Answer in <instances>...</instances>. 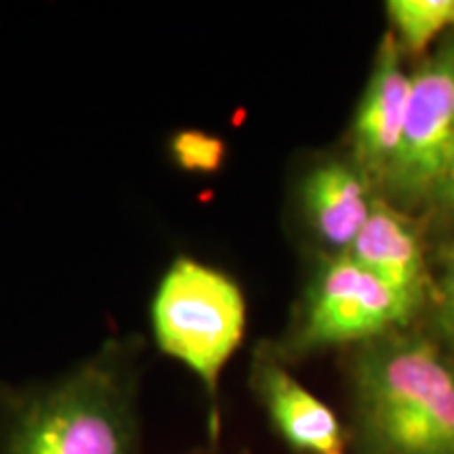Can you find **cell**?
Segmentation results:
<instances>
[{
    "instance_id": "6da1fadb",
    "label": "cell",
    "mask_w": 454,
    "mask_h": 454,
    "mask_svg": "<svg viewBox=\"0 0 454 454\" xmlns=\"http://www.w3.org/2000/svg\"><path fill=\"white\" fill-rule=\"evenodd\" d=\"M144 345L112 337L49 381L0 383V454H141Z\"/></svg>"
},
{
    "instance_id": "7a4b0ae2",
    "label": "cell",
    "mask_w": 454,
    "mask_h": 454,
    "mask_svg": "<svg viewBox=\"0 0 454 454\" xmlns=\"http://www.w3.org/2000/svg\"><path fill=\"white\" fill-rule=\"evenodd\" d=\"M351 454H454V351L425 331L348 349Z\"/></svg>"
},
{
    "instance_id": "3957f363",
    "label": "cell",
    "mask_w": 454,
    "mask_h": 454,
    "mask_svg": "<svg viewBox=\"0 0 454 454\" xmlns=\"http://www.w3.org/2000/svg\"><path fill=\"white\" fill-rule=\"evenodd\" d=\"M150 326L156 349L185 366L202 385L211 444H217L221 377L247 333L240 284L215 265L181 254L156 284Z\"/></svg>"
},
{
    "instance_id": "277c9868",
    "label": "cell",
    "mask_w": 454,
    "mask_h": 454,
    "mask_svg": "<svg viewBox=\"0 0 454 454\" xmlns=\"http://www.w3.org/2000/svg\"><path fill=\"white\" fill-rule=\"evenodd\" d=\"M417 316L411 301L348 254H326L305 286L291 328L270 345L293 366L320 351L351 349L389 333L408 331Z\"/></svg>"
},
{
    "instance_id": "5b68a950",
    "label": "cell",
    "mask_w": 454,
    "mask_h": 454,
    "mask_svg": "<svg viewBox=\"0 0 454 454\" xmlns=\"http://www.w3.org/2000/svg\"><path fill=\"white\" fill-rule=\"evenodd\" d=\"M454 141V30L411 72L404 130L381 198L425 217Z\"/></svg>"
},
{
    "instance_id": "8992f818",
    "label": "cell",
    "mask_w": 454,
    "mask_h": 454,
    "mask_svg": "<svg viewBox=\"0 0 454 454\" xmlns=\"http://www.w3.org/2000/svg\"><path fill=\"white\" fill-rule=\"evenodd\" d=\"M248 385L270 427L297 454L348 452V429L331 406L294 377L291 366L261 340L253 351Z\"/></svg>"
},
{
    "instance_id": "52a82bcc",
    "label": "cell",
    "mask_w": 454,
    "mask_h": 454,
    "mask_svg": "<svg viewBox=\"0 0 454 454\" xmlns=\"http://www.w3.org/2000/svg\"><path fill=\"white\" fill-rule=\"evenodd\" d=\"M411 72L394 34L385 30L349 129V160L381 194L404 130Z\"/></svg>"
},
{
    "instance_id": "ba28073f",
    "label": "cell",
    "mask_w": 454,
    "mask_h": 454,
    "mask_svg": "<svg viewBox=\"0 0 454 454\" xmlns=\"http://www.w3.org/2000/svg\"><path fill=\"white\" fill-rule=\"evenodd\" d=\"M348 257L411 301L419 311L429 305L434 274L427 261L425 227L414 215L377 196Z\"/></svg>"
},
{
    "instance_id": "9c48e42d",
    "label": "cell",
    "mask_w": 454,
    "mask_h": 454,
    "mask_svg": "<svg viewBox=\"0 0 454 454\" xmlns=\"http://www.w3.org/2000/svg\"><path fill=\"white\" fill-rule=\"evenodd\" d=\"M377 196L366 175L339 156L311 162L297 185L301 219L331 257L348 254Z\"/></svg>"
},
{
    "instance_id": "30bf717a",
    "label": "cell",
    "mask_w": 454,
    "mask_h": 454,
    "mask_svg": "<svg viewBox=\"0 0 454 454\" xmlns=\"http://www.w3.org/2000/svg\"><path fill=\"white\" fill-rule=\"evenodd\" d=\"M389 27L404 57L427 53L435 41L454 30V0H389Z\"/></svg>"
},
{
    "instance_id": "8fae6325",
    "label": "cell",
    "mask_w": 454,
    "mask_h": 454,
    "mask_svg": "<svg viewBox=\"0 0 454 454\" xmlns=\"http://www.w3.org/2000/svg\"><path fill=\"white\" fill-rule=\"evenodd\" d=\"M167 152L175 167L192 175H215L223 168L227 144L202 129H179L168 137Z\"/></svg>"
},
{
    "instance_id": "7c38bea8",
    "label": "cell",
    "mask_w": 454,
    "mask_h": 454,
    "mask_svg": "<svg viewBox=\"0 0 454 454\" xmlns=\"http://www.w3.org/2000/svg\"><path fill=\"white\" fill-rule=\"evenodd\" d=\"M438 271L434 274V291L429 299V331L431 339L446 349L454 351V236L442 242L440 254L435 257Z\"/></svg>"
},
{
    "instance_id": "4fadbf2b",
    "label": "cell",
    "mask_w": 454,
    "mask_h": 454,
    "mask_svg": "<svg viewBox=\"0 0 454 454\" xmlns=\"http://www.w3.org/2000/svg\"><path fill=\"white\" fill-rule=\"evenodd\" d=\"M425 217L431 221V225L444 227L448 238L454 236V141Z\"/></svg>"
},
{
    "instance_id": "5bb4252c",
    "label": "cell",
    "mask_w": 454,
    "mask_h": 454,
    "mask_svg": "<svg viewBox=\"0 0 454 454\" xmlns=\"http://www.w3.org/2000/svg\"><path fill=\"white\" fill-rule=\"evenodd\" d=\"M187 454H219V452H217V444H208L204 448H194V450Z\"/></svg>"
},
{
    "instance_id": "9a60e30c",
    "label": "cell",
    "mask_w": 454,
    "mask_h": 454,
    "mask_svg": "<svg viewBox=\"0 0 454 454\" xmlns=\"http://www.w3.org/2000/svg\"><path fill=\"white\" fill-rule=\"evenodd\" d=\"M339 454H349V452H339Z\"/></svg>"
}]
</instances>
